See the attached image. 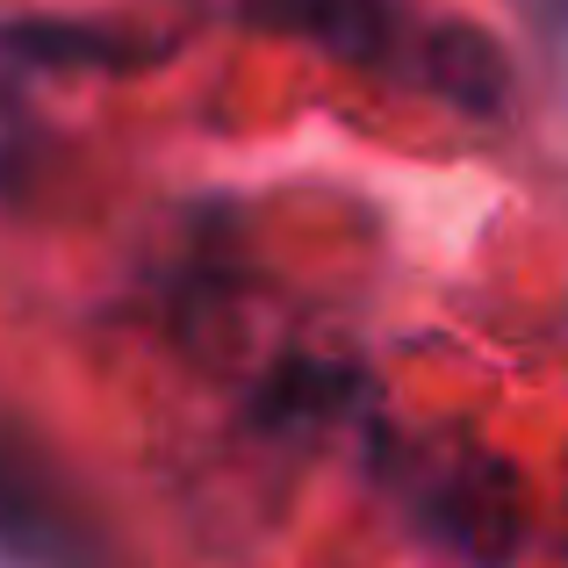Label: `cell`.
Instances as JSON below:
<instances>
[{
  "label": "cell",
  "mask_w": 568,
  "mask_h": 568,
  "mask_svg": "<svg viewBox=\"0 0 568 568\" xmlns=\"http://www.w3.org/2000/svg\"><path fill=\"white\" fill-rule=\"evenodd\" d=\"M252 8L295 37L324 43L332 58H353V65H410L425 87L446 43V29H403L388 0H252Z\"/></svg>",
  "instance_id": "cell-1"
},
{
  "label": "cell",
  "mask_w": 568,
  "mask_h": 568,
  "mask_svg": "<svg viewBox=\"0 0 568 568\" xmlns=\"http://www.w3.org/2000/svg\"><path fill=\"white\" fill-rule=\"evenodd\" d=\"M417 511L475 561H504L518 547V483L504 460H446V468H425L417 483Z\"/></svg>",
  "instance_id": "cell-2"
},
{
  "label": "cell",
  "mask_w": 568,
  "mask_h": 568,
  "mask_svg": "<svg viewBox=\"0 0 568 568\" xmlns=\"http://www.w3.org/2000/svg\"><path fill=\"white\" fill-rule=\"evenodd\" d=\"M0 561H22V568H80L87 561V532L72 518V504L51 489L37 454L14 446L8 432H0Z\"/></svg>",
  "instance_id": "cell-3"
}]
</instances>
